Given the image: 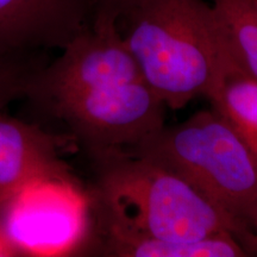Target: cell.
I'll return each instance as SVG.
<instances>
[{
  "mask_svg": "<svg viewBox=\"0 0 257 257\" xmlns=\"http://www.w3.org/2000/svg\"><path fill=\"white\" fill-rule=\"evenodd\" d=\"M34 91L96 159L130 152L166 126L167 106L148 85L112 16L94 15Z\"/></svg>",
  "mask_w": 257,
  "mask_h": 257,
  "instance_id": "6da1fadb",
  "label": "cell"
},
{
  "mask_svg": "<svg viewBox=\"0 0 257 257\" xmlns=\"http://www.w3.org/2000/svg\"><path fill=\"white\" fill-rule=\"evenodd\" d=\"M118 27L148 85L172 110L207 98L230 56L205 0H142Z\"/></svg>",
  "mask_w": 257,
  "mask_h": 257,
  "instance_id": "7a4b0ae2",
  "label": "cell"
},
{
  "mask_svg": "<svg viewBox=\"0 0 257 257\" xmlns=\"http://www.w3.org/2000/svg\"><path fill=\"white\" fill-rule=\"evenodd\" d=\"M98 161L104 226L173 242L231 233L242 243L237 221L174 173L130 153L107 154Z\"/></svg>",
  "mask_w": 257,
  "mask_h": 257,
  "instance_id": "3957f363",
  "label": "cell"
},
{
  "mask_svg": "<svg viewBox=\"0 0 257 257\" xmlns=\"http://www.w3.org/2000/svg\"><path fill=\"white\" fill-rule=\"evenodd\" d=\"M174 173L237 221L248 238L257 217V159L220 113L199 111L127 152Z\"/></svg>",
  "mask_w": 257,
  "mask_h": 257,
  "instance_id": "277c9868",
  "label": "cell"
},
{
  "mask_svg": "<svg viewBox=\"0 0 257 257\" xmlns=\"http://www.w3.org/2000/svg\"><path fill=\"white\" fill-rule=\"evenodd\" d=\"M86 218L85 199L69 179L43 180L10 197L5 229L28 251L63 252L85 233Z\"/></svg>",
  "mask_w": 257,
  "mask_h": 257,
  "instance_id": "5b68a950",
  "label": "cell"
},
{
  "mask_svg": "<svg viewBox=\"0 0 257 257\" xmlns=\"http://www.w3.org/2000/svg\"><path fill=\"white\" fill-rule=\"evenodd\" d=\"M94 17L91 0H0V60L70 43Z\"/></svg>",
  "mask_w": 257,
  "mask_h": 257,
  "instance_id": "8992f818",
  "label": "cell"
},
{
  "mask_svg": "<svg viewBox=\"0 0 257 257\" xmlns=\"http://www.w3.org/2000/svg\"><path fill=\"white\" fill-rule=\"evenodd\" d=\"M68 179L49 137L0 113V193L11 197L43 180Z\"/></svg>",
  "mask_w": 257,
  "mask_h": 257,
  "instance_id": "52a82bcc",
  "label": "cell"
},
{
  "mask_svg": "<svg viewBox=\"0 0 257 257\" xmlns=\"http://www.w3.org/2000/svg\"><path fill=\"white\" fill-rule=\"evenodd\" d=\"M105 251L119 257H244L242 243L231 233L193 242H173L104 226Z\"/></svg>",
  "mask_w": 257,
  "mask_h": 257,
  "instance_id": "ba28073f",
  "label": "cell"
},
{
  "mask_svg": "<svg viewBox=\"0 0 257 257\" xmlns=\"http://www.w3.org/2000/svg\"><path fill=\"white\" fill-rule=\"evenodd\" d=\"M207 99L212 108L229 121L257 159V81L243 72L231 54Z\"/></svg>",
  "mask_w": 257,
  "mask_h": 257,
  "instance_id": "9c48e42d",
  "label": "cell"
},
{
  "mask_svg": "<svg viewBox=\"0 0 257 257\" xmlns=\"http://www.w3.org/2000/svg\"><path fill=\"white\" fill-rule=\"evenodd\" d=\"M212 8L233 61L257 81V3L213 0Z\"/></svg>",
  "mask_w": 257,
  "mask_h": 257,
  "instance_id": "30bf717a",
  "label": "cell"
},
{
  "mask_svg": "<svg viewBox=\"0 0 257 257\" xmlns=\"http://www.w3.org/2000/svg\"><path fill=\"white\" fill-rule=\"evenodd\" d=\"M94 15H107L119 19L125 12L142 0H91Z\"/></svg>",
  "mask_w": 257,
  "mask_h": 257,
  "instance_id": "8fae6325",
  "label": "cell"
},
{
  "mask_svg": "<svg viewBox=\"0 0 257 257\" xmlns=\"http://www.w3.org/2000/svg\"><path fill=\"white\" fill-rule=\"evenodd\" d=\"M244 249L248 255H257V217L253 221L248 238L244 242Z\"/></svg>",
  "mask_w": 257,
  "mask_h": 257,
  "instance_id": "7c38bea8",
  "label": "cell"
},
{
  "mask_svg": "<svg viewBox=\"0 0 257 257\" xmlns=\"http://www.w3.org/2000/svg\"><path fill=\"white\" fill-rule=\"evenodd\" d=\"M255 3H257V0H255Z\"/></svg>",
  "mask_w": 257,
  "mask_h": 257,
  "instance_id": "4fadbf2b",
  "label": "cell"
}]
</instances>
